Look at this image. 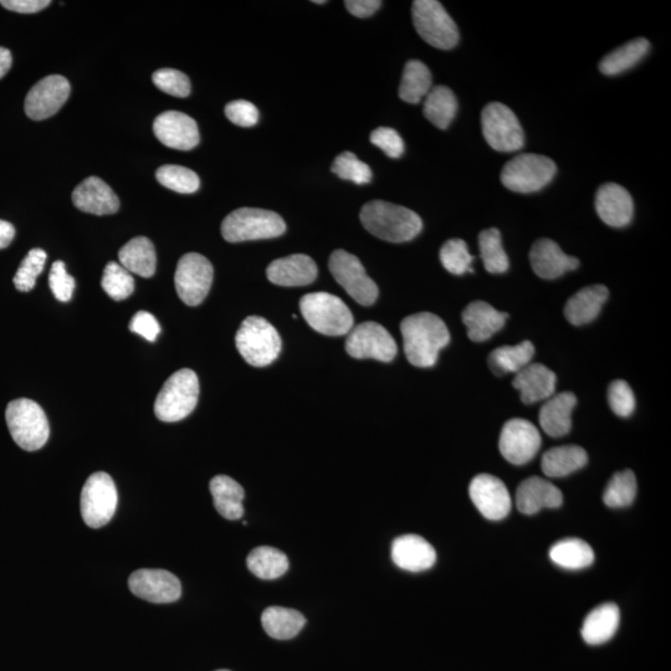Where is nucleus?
Returning a JSON list of instances; mask_svg holds the SVG:
<instances>
[{"label": "nucleus", "instance_id": "4468645a", "mask_svg": "<svg viewBox=\"0 0 671 671\" xmlns=\"http://www.w3.org/2000/svg\"><path fill=\"white\" fill-rule=\"evenodd\" d=\"M348 355L357 360L372 358L391 362L397 356V343L389 332L377 322H363L353 327L346 340Z\"/></svg>", "mask_w": 671, "mask_h": 671}, {"label": "nucleus", "instance_id": "f704fd0d", "mask_svg": "<svg viewBox=\"0 0 671 671\" xmlns=\"http://www.w3.org/2000/svg\"><path fill=\"white\" fill-rule=\"evenodd\" d=\"M458 101L454 92L447 86H435L425 96L424 116L440 130L448 128L457 115Z\"/></svg>", "mask_w": 671, "mask_h": 671}, {"label": "nucleus", "instance_id": "4be33fe9", "mask_svg": "<svg viewBox=\"0 0 671 671\" xmlns=\"http://www.w3.org/2000/svg\"><path fill=\"white\" fill-rule=\"evenodd\" d=\"M75 207L81 212L110 215L119 212L120 199L109 184L99 177L86 178L73 192Z\"/></svg>", "mask_w": 671, "mask_h": 671}, {"label": "nucleus", "instance_id": "49530a36", "mask_svg": "<svg viewBox=\"0 0 671 671\" xmlns=\"http://www.w3.org/2000/svg\"><path fill=\"white\" fill-rule=\"evenodd\" d=\"M46 258L48 255L43 249L30 250L25 259L20 264L17 274H15L13 283L15 288L22 293H29L35 288L39 275L43 273Z\"/></svg>", "mask_w": 671, "mask_h": 671}, {"label": "nucleus", "instance_id": "8fccbe9b", "mask_svg": "<svg viewBox=\"0 0 671 671\" xmlns=\"http://www.w3.org/2000/svg\"><path fill=\"white\" fill-rule=\"evenodd\" d=\"M608 402L612 411L618 417L632 416L635 409V397L629 384L624 381H614L608 388Z\"/></svg>", "mask_w": 671, "mask_h": 671}, {"label": "nucleus", "instance_id": "cd10ccee", "mask_svg": "<svg viewBox=\"0 0 671 671\" xmlns=\"http://www.w3.org/2000/svg\"><path fill=\"white\" fill-rule=\"evenodd\" d=\"M577 404L575 394L562 392L548 398L540 411L541 428L552 438L565 437L572 428V412Z\"/></svg>", "mask_w": 671, "mask_h": 671}, {"label": "nucleus", "instance_id": "ddd939ff", "mask_svg": "<svg viewBox=\"0 0 671 671\" xmlns=\"http://www.w3.org/2000/svg\"><path fill=\"white\" fill-rule=\"evenodd\" d=\"M329 268L337 283L358 304L362 306L375 304L379 294L377 285L367 275L357 256L345 250H336L330 256Z\"/></svg>", "mask_w": 671, "mask_h": 671}, {"label": "nucleus", "instance_id": "6ab92c4d", "mask_svg": "<svg viewBox=\"0 0 671 671\" xmlns=\"http://www.w3.org/2000/svg\"><path fill=\"white\" fill-rule=\"evenodd\" d=\"M153 132L163 145L179 151H191L199 143L197 122L178 111L163 112L153 122Z\"/></svg>", "mask_w": 671, "mask_h": 671}, {"label": "nucleus", "instance_id": "20e7f679", "mask_svg": "<svg viewBox=\"0 0 671 671\" xmlns=\"http://www.w3.org/2000/svg\"><path fill=\"white\" fill-rule=\"evenodd\" d=\"M286 230L284 219L271 210L240 208L230 213L222 223V235L229 243L273 239Z\"/></svg>", "mask_w": 671, "mask_h": 671}, {"label": "nucleus", "instance_id": "c85d7f7f", "mask_svg": "<svg viewBox=\"0 0 671 671\" xmlns=\"http://www.w3.org/2000/svg\"><path fill=\"white\" fill-rule=\"evenodd\" d=\"M608 296L609 291L604 285L587 286L567 301L566 319L575 326L589 324L599 315Z\"/></svg>", "mask_w": 671, "mask_h": 671}, {"label": "nucleus", "instance_id": "473e14b6", "mask_svg": "<svg viewBox=\"0 0 671 671\" xmlns=\"http://www.w3.org/2000/svg\"><path fill=\"white\" fill-rule=\"evenodd\" d=\"M588 455L578 445H563L548 450L542 457V471L548 478H565L575 471L585 468Z\"/></svg>", "mask_w": 671, "mask_h": 671}, {"label": "nucleus", "instance_id": "c9c22d12", "mask_svg": "<svg viewBox=\"0 0 671 671\" xmlns=\"http://www.w3.org/2000/svg\"><path fill=\"white\" fill-rule=\"evenodd\" d=\"M535 355V347L530 341H524L516 346H503L490 353L489 366L496 376L507 373H519L529 366Z\"/></svg>", "mask_w": 671, "mask_h": 671}, {"label": "nucleus", "instance_id": "a211bd4d", "mask_svg": "<svg viewBox=\"0 0 671 671\" xmlns=\"http://www.w3.org/2000/svg\"><path fill=\"white\" fill-rule=\"evenodd\" d=\"M469 494L476 509L485 519L500 521L511 511V496L506 485L496 476L480 474L470 483Z\"/></svg>", "mask_w": 671, "mask_h": 671}, {"label": "nucleus", "instance_id": "4c0bfd02", "mask_svg": "<svg viewBox=\"0 0 671 671\" xmlns=\"http://www.w3.org/2000/svg\"><path fill=\"white\" fill-rule=\"evenodd\" d=\"M247 565L249 571L261 580H275L289 570L288 556L270 546L256 547L249 553Z\"/></svg>", "mask_w": 671, "mask_h": 671}, {"label": "nucleus", "instance_id": "c03bdc74", "mask_svg": "<svg viewBox=\"0 0 671 671\" xmlns=\"http://www.w3.org/2000/svg\"><path fill=\"white\" fill-rule=\"evenodd\" d=\"M101 286L112 300L122 301L128 299L135 291V279L124 266L111 261L104 270Z\"/></svg>", "mask_w": 671, "mask_h": 671}, {"label": "nucleus", "instance_id": "864d4df0", "mask_svg": "<svg viewBox=\"0 0 671 671\" xmlns=\"http://www.w3.org/2000/svg\"><path fill=\"white\" fill-rule=\"evenodd\" d=\"M225 115L230 122L240 127H253L259 121L258 109L252 102L245 100L230 102L225 106Z\"/></svg>", "mask_w": 671, "mask_h": 671}, {"label": "nucleus", "instance_id": "603ef678", "mask_svg": "<svg viewBox=\"0 0 671 671\" xmlns=\"http://www.w3.org/2000/svg\"><path fill=\"white\" fill-rule=\"evenodd\" d=\"M373 145L381 148L388 157L399 158L404 153V142L393 128L379 127L371 133Z\"/></svg>", "mask_w": 671, "mask_h": 671}, {"label": "nucleus", "instance_id": "a878e982", "mask_svg": "<svg viewBox=\"0 0 671 671\" xmlns=\"http://www.w3.org/2000/svg\"><path fill=\"white\" fill-rule=\"evenodd\" d=\"M557 378L550 368L542 363H530L524 370L516 373L514 387L521 393V401L525 404L545 401L553 396Z\"/></svg>", "mask_w": 671, "mask_h": 671}, {"label": "nucleus", "instance_id": "c756f323", "mask_svg": "<svg viewBox=\"0 0 671 671\" xmlns=\"http://www.w3.org/2000/svg\"><path fill=\"white\" fill-rule=\"evenodd\" d=\"M215 509L227 520H239L244 515V489L227 475L214 476L209 484Z\"/></svg>", "mask_w": 671, "mask_h": 671}, {"label": "nucleus", "instance_id": "58836bf2", "mask_svg": "<svg viewBox=\"0 0 671 671\" xmlns=\"http://www.w3.org/2000/svg\"><path fill=\"white\" fill-rule=\"evenodd\" d=\"M432 90V74L428 66L419 60H411L403 71L399 97L408 104H419Z\"/></svg>", "mask_w": 671, "mask_h": 671}, {"label": "nucleus", "instance_id": "a19ab883", "mask_svg": "<svg viewBox=\"0 0 671 671\" xmlns=\"http://www.w3.org/2000/svg\"><path fill=\"white\" fill-rule=\"evenodd\" d=\"M481 259L490 274H504L509 270V258L503 247L499 229L490 228L479 235Z\"/></svg>", "mask_w": 671, "mask_h": 671}, {"label": "nucleus", "instance_id": "f8f14e48", "mask_svg": "<svg viewBox=\"0 0 671 671\" xmlns=\"http://www.w3.org/2000/svg\"><path fill=\"white\" fill-rule=\"evenodd\" d=\"M213 278V265L206 256L198 253L183 255L174 274L179 299L188 306L201 305L212 288Z\"/></svg>", "mask_w": 671, "mask_h": 671}, {"label": "nucleus", "instance_id": "72a5a7b5", "mask_svg": "<svg viewBox=\"0 0 671 671\" xmlns=\"http://www.w3.org/2000/svg\"><path fill=\"white\" fill-rule=\"evenodd\" d=\"M261 623L271 638L286 640L296 637L301 632L305 627L306 618L295 609L274 606L265 609Z\"/></svg>", "mask_w": 671, "mask_h": 671}, {"label": "nucleus", "instance_id": "2eb2a0df", "mask_svg": "<svg viewBox=\"0 0 671 671\" xmlns=\"http://www.w3.org/2000/svg\"><path fill=\"white\" fill-rule=\"evenodd\" d=\"M541 443V435L535 425L529 420L516 418L505 423L499 448L507 462L524 465L536 457Z\"/></svg>", "mask_w": 671, "mask_h": 671}, {"label": "nucleus", "instance_id": "f3484780", "mask_svg": "<svg viewBox=\"0 0 671 671\" xmlns=\"http://www.w3.org/2000/svg\"><path fill=\"white\" fill-rule=\"evenodd\" d=\"M128 587L136 597L157 604L176 602L182 594L181 582L166 570L145 568L133 572Z\"/></svg>", "mask_w": 671, "mask_h": 671}, {"label": "nucleus", "instance_id": "3c124183", "mask_svg": "<svg viewBox=\"0 0 671 671\" xmlns=\"http://www.w3.org/2000/svg\"><path fill=\"white\" fill-rule=\"evenodd\" d=\"M49 285L55 299L60 302H69L73 297L75 280L68 274L64 261H55L49 274Z\"/></svg>", "mask_w": 671, "mask_h": 671}, {"label": "nucleus", "instance_id": "bb28decb", "mask_svg": "<svg viewBox=\"0 0 671 671\" xmlns=\"http://www.w3.org/2000/svg\"><path fill=\"white\" fill-rule=\"evenodd\" d=\"M509 315L500 312L484 301L471 302L463 312V322L471 341L484 342L493 337L506 324Z\"/></svg>", "mask_w": 671, "mask_h": 671}, {"label": "nucleus", "instance_id": "9b49d317", "mask_svg": "<svg viewBox=\"0 0 671 671\" xmlns=\"http://www.w3.org/2000/svg\"><path fill=\"white\" fill-rule=\"evenodd\" d=\"M117 489L111 476L95 473L87 479L81 491V515L91 529L106 526L114 517L117 507Z\"/></svg>", "mask_w": 671, "mask_h": 671}, {"label": "nucleus", "instance_id": "2f4dec72", "mask_svg": "<svg viewBox=\"0 0 671 671\" xmlns=\"http://www.w3.org/2000/svg\"><path fill=\"white\" fill-rule=\"evenodd\" d=\"M119 259L128 273L141 278H152L156 273L155 245L146 237L133 238L125 244L120 250Z\"/></svg>", "mask_w": 671, "mask_h": 671}, {"label": "nucleus", "instance_id": "7c9ffc66", "mask_svg": "<svg viewBox=\"0 0 671 671\" xmlns=\"http://www.w3.org/2000/svg\"><path fill=\"white\" fill-rule=\"evenodd\" d=\"M619 618H621V613H619L617 604L604 603L594 608L583 622V639L591 645H601L608 642L617 632Z\"/></svg>", "mask_w": 671, "mask_h": 671}, {"label": "nucleus", "instance_id": "f03ea898", "mask_svg": "<svg viewBox=\"0 0 671 671\" xmlns=\"http://www.w3.org/2000/svg\"><path fill=\"white\" fill-rule=\"evenodd\" d=\"M361 222L375 237L391 243H406L422 232L423 222L413 210L398 204L373 201L361 210Z\"/></svg>", "mask_w": 671, "mask_h": 671}, {"label": "nucleus", "instance_id": "6e6552de", "mask_svg": "<svg viewBox=\"0 0 671 671\" xmlns=\"http://www.w3.org/2000/svg\"><path fill=\"white\" fill-rule=\"evenodd\" d=\"M556 163L546 156L525 153L512 158L501 172V182L516 193H535L555 177Z\"/></svg>", "mask_w": 671, "mask_h": 671}, {"label": "nucleus", "instance_id": "9d476101", "mask_svg": "<svg viewBox=\"0 0 671 671\" xmlns=\"http://www.w3.org/2000/svg\"><path fill=\"white\" fill-rule=\"evenodd\" d=\"M481 126L486 142L498 152H516L524 147L525 133L509 107L493 102L481 114Z\"/></svg>", "mask_w": 671, "mask_h": 671}, {"label": "nucleus", "instance_id": "1a4fd4ad", "mask_svg": "<svg viewBox=\"0 0 671 671\" xmlns=\"http://www.w3.org/2000/svg\"><path fill=\"white\" fill-rule=\"evenodd\" d=\"M414 27L429 45L453 49L459 42L457 24L437 0H417L412 7Z\"/></svg>", "mask_w": 671, "mask_h": 671}, {"label": "nucleus", "instance_id": "4d7b16f0", "mask_svg": "<svg viewBox=\"0 0 671 671\" xmlns=\"http://www.w3.org/2000/svg\"><path fill=\"white\" fill-rule=\"evenodd\" d=\"M382 2L379 0H347L345 7L352 15L357 18H368L375 14L381 8Z\"/></svg>", "mask_w": 671, "mask_h": 671}, {"label": "nucleus", "instance_id": "5701e85b", "mask_svg": "<svg viewBox=\"0 0 671 671\" xmlns=\"http://www.w3.org/2000/svg\"><path fill=\"white\" fill-rule=\"evenodd\" d=\"M392 560L404 571L423 572L437 562V552L422 536L403 535L393 541Z\"/></svg>", "mask_w": 671, "mask_h": 671}, {"label": "nucleus", "instance_id": "052dcab7", "mask_svg": "<svg viewBox=\"0 0 671 671\" xmlns=\"http://www.w3.org/2000/svg\"><path fill=\"white\" fill-rule=\"evenodd\" d=\"M218 671H229V670H218Z\"/></svg>", "mask_w": 671, "mask_h": 671}, {"label": "nucleus", "instance_id": "a18cd8bd", "mask_svg": "<svg viewBox=\"0 0 671 671\" xmlns=\"http://www.w3.org/2000/svg\"><path fill=\"white\" fill-rule=\"evenodd\" d=\"M473 260L468 244L462 239H450L440 249V261L450 274L463 275L468 271L474 273V269L471 268Z\"/></svg>", "mask_w": 671, "mask_h": 671}, {"label": "nucleus", "instance_id": "393cba45", "mask_svg": "<svg viewBox=\"0 0 671 671\" xmlns=\"http://www.w3.org/2000/svg\"><path fill=\"white\" fill-rule=\"evenodd\" d=\"M271 283L286 288L306 286L317 278V265L309 255L294 254L274 260L266 269Z\"/></svg>", "mask_w": 671, "mask_h": 671}, {"label": "nucleus", "instance_id": "aec40b11", "mask_svg": "<svg viewBox=\"0 0 671 671\" xmlns=\"http://www.w3.org/2000/svg\"><path fill=\"white\" fill-rule=\"evenodd\" d=\"M596 210L599 218L609 227H627L633 219V198L627 189L619 184L606 183L597 191Z\"/></svg>", "mask_w": 671, "mask_h": 671}, {"label": "nucleus", "instance_id": "b1692460", "mask_svg": "<svg viewBox=\"0 0 671 671\" xmlns=\"http://www.w3.org/2000/svg\"><path fill=\"white\" fill-rule=\"evenodd\" d=\"M562 503L561 490L539 476L522 481L516 491L517 509L525 515H535L544 509H557Z\"/></svg>", "mask_w": 671, "mask_h": 671}, {"label": "nucleus", "instance_id": "ea45409f", "mask_svg": "<svg viewBox=\"0 0 671 671\" xmlns=\"http://www.w3.org/2000/svg\"><path fill=\"white\" fill-rule=\"evenodd\" d=\"M550 558L553 563L566 570H583L594 562V552L585 541L566 539L551 547Z\"/></svg>", "mask_w": 671, "mask_h": 671}, {"label": "nucleus", "instance_id": "79ce46f5", "mask_svg": "<svg viewBox=\"0 0 671 671\" xmlns=\"http://www.w3.org/2000/svg\"><path fill=\"white\" fill-rule=\"evenodd\" d=\"M637 479L632 470L619 471L614 474L604 491L603 501L612 509H621L634 503L637 496Z\"/></svg>", "mask_w": 671, "mask_h": 671}, {"label": "nucleus", "instance_id": "f257e3e1", "mask_svg": "<svg viewBox=\"0 0 671 671\" xmlns=\"http://www.w3.org/2000/svg\"><path fill=\"white\" fill-rule=\"evenodd\" d=\"M404 352L411 365L428 368L438 361L442 348L450 342L447 325L437 315L420 312L402 321Z\"/></svg>", "mask_w": 671, "mask_h": 671}, {"label": "nucleus", "instance_id": "5fc2aeb1", "mask_svg": "<svg viewBox=\"0 0 671 671\" xmlns=\"http://www.w3.org/2000/svg\"><path fill=\"white\" fill-rule=\"evenodd\" d=\"M130 331L140 335L148 342H156L161 334V326L155 316L147 311H138L130 322Z\"/></svg>", "mask_w": 671, "mask_h": 671}, {"label": "nucleus", "instance_id": "39448f33", "mask_svg": "<svg viewBox=\"0 0 671 671\" xmlns=\"http://www.w3.org/2000/svg\"><path fill=\"white\" fill-rule=\"evenodd\" d=\"M300 310L307 324L322 335L343 336L353 329L351 310L335 295L307 294L300 300Z\"/></svg>", "mask_w": 671, "mask_h": 671}, {"label": "nucleus", "instance_id": "423d86ee", "mask_svg": "<svg viewBox=\"0 0 671 671\" xmlns=\"http://www.w3.org/2000/svg\"><path fill=\"white\" fill-rule=\"evenodd\" d=\"M199 379L196 372L184 368L169 377L155 402L156 417L165 423L187 418L197 407Z\"/></svg>", "mask_w": 671, "mask_h": 671}, {"label": "nucleus", "instance_id": "0eeeda50", "mask_svg": "<svg viewBox=\"0 0 671 671\" xmlns=\"http://www.w3.org/2000/svg\"><path fill=\"white\" fill-rule=\"evenodd\" d=\"M235 345L250 366L266 367L279 357L281 338L269 321L263 317L250 316L240 326Z\"/></svg>", "mask_w": 671, "mask_h": 671}, {"label": "nucleus", "instance_id": "09e8293b", "mask_svg": "<svg viewBox=\"0 0 671 671\" xmlns=\"http://www.w3.org/2000/svg\"><path fill=\"white\" fill-rule=\"evenodd\" d=\"M153 83L168 95L187 97L192 86L186 74L174 69H161L152 75Z\"/></svg>", "mask_w": 671, "mask_h": 671}, {"label": "nucleus", "instance_id": "37998d69", "mask_svg": "<svg viewBox=\"0 0 671 671\" xmlns=\"http://www.w3.org/2000/svg\"><path fill=\"white\" fill-rule=\"evenodd\" d=\"M156 178L163 187L182 194L196 193L201 186L197 173L182 166H162L157 169Z\"/></svg>", "mask_w": 671, "mask_h": 671}, {"label": "nucleus", "instance_id": "412c9836", "mask_svg": "<svg viewBox=\"0 0 671 671\" xmlns=\"http://www.w3.org/2000/svg\"><path fill=\"white\" fill-rule=\"evenodd\" d=\"M530 261L535 274L546 280L560 278L580 266V260L563 253L560 245L551 239L537 240L531 249Z\"/></svg>", "mask_w": 671, "mask_h": 671}, {"label": "nucleus", "instance_id": "dca6fc26", "mask_svg": "<svg viewBox=\"0 0 671 671\" xmlns=\"http://www.w3.org/2000/svg\"><path fill=\"white\" fill-rule=\"evenodd\" d=\"M70 91V83L64 76H46L29 91L24 104L25 114L34 121L49 119L65 105Z\"/></svg>", "mask_w": 671, "mask_h": 671}, {"label": "nucleus", "instance_id": "de8ad7c7", "mask_svg": "<svg viewBox=\"0 0 671 671\" xmlns=\"http://www.w3.org/2000/svg\"><path fill=\"white\" fill-rule=\"evenodd\" d=\"M332 172L337 177L356 184H367L372 181L371 168L365 162L358 160L352 152H343L332 165Z\"/></svg>", "mask_w": 671, "mask_h": 671}, {"label": "nucleus", "instance_id": "e433bc0d", "mask_svg": "<svg viewBox=\"0 0 671 671\" xmlns=\"http://www.w3.org/2000/svg\"><path fill=\"white\" fill-rule=\"evenodd\" d=\"M650 44L647 39L638 38L604 56L599 63L601 73L614 76L634 68L648 54Z\"/></svg>", "mask_w": 671, "mask_h": 671}, {"label": "nucleus", "instance_id": "bf43d9fd", "mask_svg": "<svg viewBox=\"0 0 671 671\" xmlns=\"http://www.w3.org/2000/svg\"><path fill=\"white\" fill-rule=\"evenodd\" d=\"M13 56L8 49L2 48L0 46V79L4 78L8 74L10 68H12Z\"/></svg>", "mask_w": 671, "mask_h": 671}, {"label": "nucleus", "instance_id": "13d9d810", "mask_svg": "<svg viewBox=\"0 0 671 671\" xmlns=\"http://www.w3.org/2000/svg\"><path fill=\"white\" fill-rule=\"evenodd\" d=\"M15 237V229L12 224L0 220V249L8 248Z\"/></svg>", "mask_w": 671, "mask_h": 671}, {"label": "nucleus", "instance_id": "6e6d98bb", "mask_svg": "<svg viewBox=\"0 0 671 671\" xmlns=\"http://www.w3.org/2000/svg\"><path fill=\"white\" fill-rule=\"evenodd\" d=\"M51 4L50 0H0L5 9L20 14H34L42 12Z\"/></svg>", "mask_w": 671, "mask_h": 671}, {"label": "nucleus", "instance_id": "7ed1b4c3", "mask_svg": "<svg viewBox=\"0 0 671 671\" xmlns=\"http://www.w3.org/2000/svg\"><path fill=\"white\" fill-rule=\"evenodd\" d=\"M10 435L27 452L42 449L50 435L49 420L37 402L27 398L10 402L5 412Z\"/></svg>", "mask_w": 671, "mask_h": 671}]
</instances>
